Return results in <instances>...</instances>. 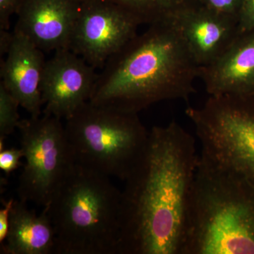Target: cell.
Here are the masks:
<instances>
[{"instance_id":"16","label":"cell","mask_w":254,"mask_h":254,"mask_svg":"<svg viewBox=\"0 0 254 254\" xmlns=\"http://www.w3.org/2000/svg\"><path fill=\"white\" fill-rule=\"evenodd\" d=\"M19 106L18 100L0 81V140H4L18 128L21 122Z\"/></svg>"},{"instance_id":"7","label":"cell","mask_w":254,"mask_h":254,"mask_svg":"<svg viewBox=\"0 0 254 254\" xmlns=\"http://www.w3.org/2000/svg\"><path fill=\"white\" fill-rule=\"evenodd\" d=\"M17 128L26 160L18 197L43 208L76 165L64 125L61 119L43 115L21 120Z\"/></svg>"},{"instance_id":"13","label":"cell","mask_w":254,"mask_h":254,"mask_svg":"<svg viewBox=\"0 0 254 254\" xmlns=\"http://www.w3.org/2000/svg\"><path fill=\"white\" fill-rule=\"evenodd\" d=\"M210 96L254 95V29L240 33L213 63L200 68Z\"/></svg>"},{"instance_id":"15","label":"cell","mask_w":254,"mask_h":254,"mask_svg":"<svg viewBox=\"0 0 254 254\" xmlns=\"http://www.w3.org/2000/svg\"><path fill=\"white\" fill-rule=\"evenodd\" d=\"M118 5L136 16L142 24L171 21L179 11L197 0H102Z\"/></svg>"},{"instance_id":"4","label":"cell","mask_w":254,"mask_h":254,"mask_svg":"<svg viewBox=\"0 0 254 254\" xmlns=\"http://www.w3.org/2000/svg\"><path fill=\"white\" fill-rule=\"evenodd\" d=\"M122 191L110 177L71 169L44 209L57 254H120Z\"/></svg>"},{"instance_id":"22","label":"cell","mask_w":254,"mask_h":254,"mask_svg":"<svg viewBox=\"0 0 254 254\" xmlns=\"http://www.w3.org/2000/svg\"><path fill=\"white\" fill-rule=\"evenodd\" d=\"M14 38V32L10 33L8 29H0V55H6L11 48Z\"/></svg>"},{"instance_id":"12","label":"cell","mask_w":254,"mask_h":254,"mask_svg":"<svg viewBox=\"0 0 254 254\" xmlns=\"http://www.w3.org/2000/svg\"><path fill=\"white\" fill-rule=\"evenodd\" d=\"M14 32L11 48L1 62V82L31 118L41 116V83L46 61L44 52L26 37Z\"/></svg>"},{"instance_id":"14","label":"cell","mask_w":254,"mask_h":254,"mask_svg":"<svg viewBox=\"0 0 254 254\" xmlns=\"http://www.w3.org/2000/svg\"><path fill=\"white\" fill-rule=\"evenodd\" d=\"M26 202L14 200L7 237L1 244L5 254H55L54 228L46 210L37 215Z\"/></svg>"},{"instance_id":"17","label":"cell","mask_w":254,"mask_h":254,"mask_svg":"<svg viewBox=\"0 0 254 254\" xmlns=\"http://www.w3.org/2000/svg\"><path fill=\"white\" fill-rule=\"evenodd\" d=\"M200 4L217 14L238 20L242 0H197Z\"/></svg>"},{"instance_id":"8","label":"cell","mask_w":254,"mask_h":254,"mask_svg":"<svg viewBox=\"0 0 254 254\" xmlns=\"http://www.w3.org/2000/svg\"><path fill=\"white\" fill-rule=\"evenodd\" d=\"M142 23L118 5L102 0H81L70 50L95 68H103L137 35Z\"/></svg>"},{"instance_id":"11","label":"cell","mask_w":254,"mask_h":254,"mask_svg":"<svg viewBox=\"0 0 254 254\" xmlns=\"http://www.w3.org/2000/svg\"><path fill=\"white\" fill-rule=\"evenodd\" d=\"M172 21L200 68L218 59L240 34L238 20L217 14L198 1L179 11Z\"/></svg>"},{"instance_id":"1","label":"cell","mask_w":254,"mask_h":254,"mask_svg":"<svg viewBox=\"0 0 254 254\" xmlns=\"http://www.w3.org/2000/svg\"><path fill=\"white\" fill-rule=\"evenodd\" d=\"M199 155L176 122L149 131L122 191L120 254H182Z\"/></svg>"},{"instance_id":"6","label":"cell","mask_w":254,"mask_h":254,"mask_svg":"<svg viewBox=\"0 0 254 254\" xmlns=\"http://www.w3.org/2000/svg\"><path fill=\"white\" fill-rule=\"evenodd\" d=\"M186 115L201 154L254 180V95L210 96Z\"/></svg>"},{"instance_id":"2","label":"cell","mask_w":254,"mask_h":254,"mask_svg":"<svg viewBox=\"0 0 254 254\" xmlns=\"http://www.w3.org/2000/svg\"><path fill=\"white\" fill-rule=\"evenodd\" d=\"M200 67L173 21L149 25L108 60L89 101L138 113L166 100H188Z\"/></svg>"},{"instance_id":"9","label":"cell","mask_w":254,"mask_h":254,"mask_svg":"<svg viewBox=\"0 0 254 254\" xmlns=\"http://www.w3.org/2000/svg\"><path fill=\"white\" fill-rule=\"evenodd\" d=\"M70 49L58 50L46 61L41 83L43 115L67 120L89 101L98 73Z\"/></svg>"},{"instance_id":"18","label":"cell","mask_w":254,"mask_h":254,"mask_svg":"<svg viewBox=\"0 0 254 254\" xmlns=\"http://www.w3.org/2000/svg\"><path fill=\"white\" fill-rule=\"evenodd\" d=\"M23 158L21 148H12L0 151V169L9 175L16 170L20 165V160Z\"/></svg>"},{"instance_id":"10","label":"cell","mask_w":254,"mask_h":254,"mask_svg":"<svg viewBox=\"0 0 254 254\" xmlns=\"http://www.w3.org/2000/svg\"><path fill=\"white\" fill-rule=\"evenodd\" d=\"M81 0H25L14 31L44 53L70 49Z\"/></svg>"},{"instance_id":"19","label":"cell","mask_w":254,"mask_h":254,"mask_svg":"<svg viewBox=\"0 0 254 254\" xmlns=\"http://www.w3.org/2000/svg\"><path fill=\"white\" fill-rule=\"evenodd\" d=\"M240 33L254 29V0H242L238 15Z\"/></svg>"},{"instance_id":"20","label":"cell","mask_w":254,"mask_h":254,"mask_svg":"<svg viewBox=\"0 0 254 254\" xmlns=\"http://www.w3.org/2000/svg\"><path fill=\"white\" fill-rule=\"evenodd\" d=\"M25 0H0V29H9L10 18L17 14Z\"/></svg>"},{"instance_id":"21","label":"cell","mask_w":254,"mask_h":254,"mask_svg":"<svg viewBox=\"0 0 254 254\" xmlns=\"http://www.w3.org/2000/svg\"><path fill=\"white\" fill-rule=\"evenodd\" d=\"M14 200L9 199L4 201L3 207L0 210V243L3 244L7 237L9 231L10 216H11V209L14 205Z\"/></svg>"},{"instance_id":"3","label":"cell","mask_w":254,"mask_h":254,"mask_svg":"<svg viewBox=\"0 0 254 254\" xmlns=\"http://www.w3.org/2000/svg\"><path fill=\"white\" fill-rule=\"evenodd\" d=\"M182 254H254V180L199 155Z\"/></svg>"},{"instance_id":"5","label":"cell","mask_w":254,"mask_h":254,"mask_svg":"<svg viewBox=\"0 0 254 254\" xmlns=\"http://www.w3.org/2000/svg\"><path fill=\"white\" fill-rule=\"evenodd\" d=\"M65 122L76 163L110 178L126 181L148 145L138 113L88 101Z\"/></svg>"}]
</instances>
